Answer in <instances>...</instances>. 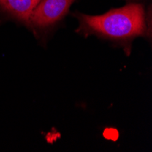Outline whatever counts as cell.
<instances>
[{"label":"cell","mask_w":152,"mask_h":152,"mask_svg":"<svg viewBox=\"0 0 152 152\" xmlns=\"http://www.w3.org/2000/svg\"><path fill=\"white\" fill-rule=\"evenodd\" d=\"M40 0H0V8L30 27V17Z\"/></svg>","instance_id":"cell-3"},{"label":"cell","mask_w":152,"mask_h":152,"mask_svg":"<svg viewBox=\"0 0 152 152\" xmlns=\"http://www.w3.org/2000/svg\"><path fill=\"white\" fill-rule=\"evenodd\" d=\"M79 21L77 32L84 35H96L130 47L131 41L147 32L145 11L141 4L130 3L111 9L99 16L75 13Z\"/></svg>","instance_id":"cell-1"},{"label":"cell","mask_w":152,"mask_h":152,"mask_svg":"<svg viewBox=\"0 0 152 152\" xmlns=\"http://www.w3.org/2000/svg\"><path fill=\"white\" fill-rule=\"evenodd\" d=\"M75 0H40L30 17V27L45 30L59 22Z\"/></svg>","instance_id":"cell-2"}]
</instances>
